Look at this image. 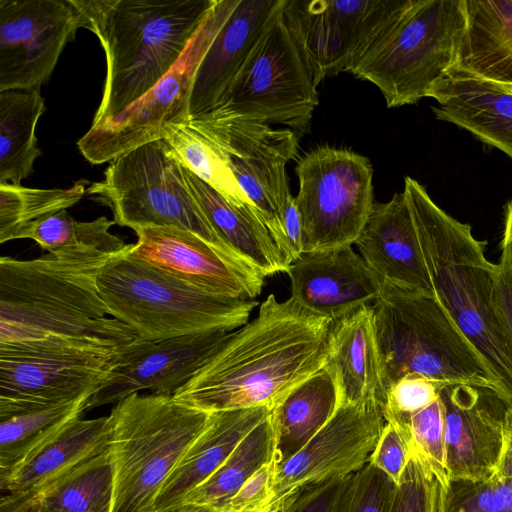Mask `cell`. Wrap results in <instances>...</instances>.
<instances>
[{
  "label": "cell",
  "mask_w": 512,
  "mask_h": 512,
  "mask_svg": "<svg viewBox=\"0 0 512 512\" xmlns=\"http://www.w3.org/2000/svg\"><path fill=\"white\" fill-rule=\"evenodd\" d=\"M295 173L304 253L355 244L375 203L370 160L347 148L318 146L297 160Z\"/></svg>",
  "instance_id": "8fae6325"
},
{
  "label": "cell",
  "mask_w": 512,
  "mask_h": 512,
  "mask_svg": "<svg viewBox=\"0 0 512 512\" xmlns=\"http://www.w3.org/2000/svg\"><path fill=\"white\" fill-rule=\"evenodd\" d=\"M384 425L379 403L340 405L302 449L277 464L265 512H282L302 491L361 470L369 463Z\"/></svg>",
  "instance_id": "9a60e30c"
},
{
  "label": "cell",
  "mask_w": 512,
  "mask_h": 512,
  "mask_svg": "<svg viewBox=\"0 0 512 512\" xmlns=\"http://www.w3.org/2000/svg\"><path fill=\"white\" fill-rule=\"evenodd\" d=\"M116 224L101 216L93 221L80 222L66 210L59 211L29 224L15 239H32L48 253L97 251L116 255L126 251L130 244L109 230Z\"/></svg>",
  "instance_id": "e575fe53"
},
{
  "label": "cell",
  "mask_w": 512,
  "mask_h": 512,
  "mask_svg": "<svg viewBox=\"0 0 512 512\" xmlns=\"http://www.w3.org/2000/svg\"><path fill=\"white\" fill-rule=\"evenodd\" d=\"M445 414L446 470L452 482H485L505 448L506 403L490 387L448 384L440 391Z\"/></svg>",
  "instance_id": "ffe728a7"
},
{
  "label": "cell",
  "mask_w": 512,
  "mask_h": 512,
  "mask_svg": "<svg viewBox=\"0 0 512 512\" xmlns=\"http://www.w3.org/2000/svg\"><path fill=\"white\" fill-rule=\"evenodd\" d=\"M466 26L454 67L512 85V0H464Z\"/></svg>",
  "instance_id": "f1b7e54d"
},
{
  "label": "cell",
  "mask_w": 512,
  "mask_h": 512,
  "mask_svg": "<svg viewBox=\"0 0 512 512\" xmlns=\"http://www.w3.org/2000/svg\"><path fill=\"white\" fill-rule=\"evenodd\" d=\"M449 479L412 448L389 512H447Z\"/></svg>",
  "instance_id": "74e56055"
},
{
  "label": "cell",
  "mask_w": 512,
  "mask_h": 512,
  "mask_svg": "<svg viewBox=\"0 0 512 512\" xmlns=\"http://www.w3.org/2000/svg\"><path fill=\"white\" fill-rule=\"evenodd\" d=\"M89 397L0 420V478L8 475L80 417Z\"/></svg>",
  "instance_id": "836d02e7"
},
{
  "label": "cell",
  "mask_w": 512,
  "mask_h": 512,
  "mask_svg": "<svg viewBox=\"0 0 512 512\" xmlns=\"http://www.w3.org/2000/svg\"><path fill=\"white\" fill-rule=\"evenodd\" d=\"M130 256L212 295L255 300L264 277L245 262L227 255L197 234L175 226H140Z\"/></svg>",
  "instance_id": "ac0fdd59"
},
{
  "label": "cell",
  "mask_w": 512,
  "mask_h": 512,
  "mask_svg": "<svg viewBox=\"0 0 512 512\" xmlns=\"http://www.w3.org/2000/svg\"><path fill=\"white\" fill-rule=\"evenodd\" d=\"M187 123L223 151L242 192L289 266L280 209L291 195L286 165L298 155L299 137L290 129L234 116L203 115Z\"/></svg>",
  "instance_id": "4fadbf2b"
},
{
  "label": "cell",
  "mask_w": 512,
  "mask_h": 512,
  "mask_svg": "<svg viewBox=\"0 0 512 512\" xmlns=\"http://www.w3.org/2000/svg\"><path fill=\"white\" fill-rule=\"evenodd\" d=\"M465 26L464 0H412L349 73L374 84L388 108L415 104L455 66Z\"/></svg>",
  "instance_id": "8992f818"
},
{
  "label": "cell",
  "mask_w": 512,
  "mask_h": 512,
  "mask_svg": "<svg viewBox=\"0 0 512 512\" xmlns=\"http://www.w3.org/2000/svg\"><path fill=\"white\" fill-rule=\"evenodd\" d=\"M500 85V84H499ZM506 91L512 93V85H501Z\"/></svg>",
  "instance_id": "db71d44e"
},
{
  "label": "cell",
  "mask_w": 512,
  "mask_h": 512,
  "mask_svg": "<svg viewBox=\"0 0 512 512\" xmlns=\"http://www.w3.org/2000/svg\"><path fill=\"white\" fill-rule=\"evenodd\" d=\"M500 262L512 268V198L505 208V221L502 239L500 242Z\"/></svg>",
  "instance_id": "681fc988"
},
{
  "label": "cell",
  "mask_w": 512,
  "mask_h": 512,
  "mask_svg": "<svg viewBox=\"0 0 512 512\" xmlns=\"http://www.w3.org/2000/svg\"><path fill=\"white\" fill-rule=\"evenodd\" d=\"M45 110L40 89L0 92V184L21 185L41 155L35 128Z\"/></svg>",
  "instance_id": "4dcf8cb0"
},
{
  "label": "cell",
  "mask_w": 512,
  "mask_h": 512,
  "mask_svg": "<svg viewBox=\"0 0 512 512\" xmlns=\"http://www.w3.org/2000/svg\"><path fill=\"white\" fill-rule=\"evenodd\" d=\"M355 244L382 284L435 297L403 192L374 203Z\"/></svg>",
  "instance_id": "603a6c76"
},
{
  "label": "cell",
  "mask_w": 512,
  "mask_h": 512,
  "mask_svg": "<svg viewBox=\"0 0 512 512\" xmlns=\"http://www.w3.org/2000/svg\"><path fill=\"white\" fill-rule=\"evenodd\" d=\"M111 209L117 225L187 229L239 260L210 225L164 139L141 145L110 162L104 179L86 190ZM242 261V260H241Z\"/></svg>",
  "instance_id": "9c48e42d"
},
{
  "label": "cell",
  "mask_w": 512,
  "mask_h": 512,
  "mask_svg": "<svg viewBox=\"0 0 512 512\" xmlns=\"http://www.w3.org/2000/svg\"><path fill=\"white\" fill-rule=\"evenodd\" d=\"M164 140L182 166L227 201L238 206L252 207L229 167L225 154L206 136L185 123L172 126Z\"/></svg>",
  "instance_id": "d590c367"
},
{
  "label": "cell",
  "mask_w": 512,
  "mask_h": 512,
  "mask_svg": "<svg viewBox=\"0 0 512 512\" xmlns=\"http://www.w3.org/2000/svg\"><path fill=\"white\" fill-rule=\"evenodd\" d=\"M153 512H219V511L209 508V507H204V506L183 504V505L178 506L173 509L164 510V511H153Z\"/></svg>",
  "instance_id": "816d5d0a"
},
{
  "label": "cell",
  "mask_w": 512,
  "mask_h": 512,
  "mask_svg": "<svg viewBox=\"0 0 512 512\" xmlns=\"http://www.w3.org/2000/svg\"><path fill=\"white\" fill-rule=\"evenodd\" d=\"M79 28L73 0H0V92L40 89Z\"/></svg>",
  "instance_id": "2e32d148"
},
{
  "label": "cell",
  "mask_w": 512,
  "mask_h": 512,
  "mask_svg": "<svg viewBox=\"0 0 512 512\" xmlns=\"http://www.w3.org/2000/svg\"><path fill=\"white\" fill-rule=\"evenodd\" d=\"M280 219L286 240L290 263L296 261L303 253V225L295 197L291 194L280 209Z\"/></svg>",
  "instance_id": "bcb514c9"
},
{
  "label": "cell",
  "mask_w": 512,
  "mask_h": 512,
  "mask_svg": "<svg viewBox=\"0 0 512 512\" xmlns=\"http://www.w3.org/2000/svg\"><path fill=\"white\" fill-rule=\"evenodd\" d=\"M86 190L82 181L66 189L0 184V243L14 240L29 224L75 205Z\"/></svg>",
  "instance_id": "8d00e7d4"
},
{
  "label": "cell",
  "mask_w": 512,
  "mask_h": 512,
  "mask_svg": "<svg viewBox=\"0 0 512 512\" xmlns=\"http://www.w3.org/2000/svg\"><path fill=\"white\" fill-rule=\"evenodd\" d=\"M191 193L212 228L243 262L264 278L289 267L269 229L250 206L227 201L217 191L182 166Z\"/></svg>",
  "instance_id": "4316f807"
},
{
  "label": "cell",
  "mask_w": 512,
  "mask_h": 512,
  "mask_svg": "<svg viewBox=\"0 0 512 512\" xmlns=\"http://www.w3.org/2000/svg\"><path fill=\"white\" fill-rule=\"evenodd\" d=\"M405 196L434 295L490 373L495 391L512 407V341L494 305L497 264L485 257L486 241L443 209L412 177Z\"/></svg>",
  "instance_id": "3957f363"
},
{
  "label": "cell",
  "mask_w": 512,
  "mask_h": 512,
  "mask_svg": "<svg viewBox=\"0 0 512 512\" xmlns=\"http://www.w3.org/2000/svg\"><path fill=\"white\" fill-rule=\"evenodd\" d=\"M237 2L217 0L181 58L154 87L116 115L91 125L77 142L86 160L111 162L141 145L164 139L172 126L188 122L196 70Z\"/></svg>",
  "instance_id": "7c38bea8"
},
{
  "label": "cell",
  "mask_w": 512,
  "mask_h": 512,
  "mask_svg": "<svg viewBox=\"0 0 512 512\" xmlns=\"http://www.w3.org/2000/svg\"><path fill=\"white\" fill-rule=\"evenodd\" d=\"M444 386L418 374L401 377L386 390L382 406L385 422H395L406 427L410 416L438 399Z\"/></svg>",
  "instance_id": "ab89813d"
},
{
  "label": "cell",
  "mask_w": 512,
  "mask_h": 512,
  "mask_svg": "<svg viewBox=\"0 0 512 512\" xmlns=\"http://www.w3.org/2000/svg\"><path fill=\"white\" fill-rule=\"evenodd\" d=\"M505 445L512 447V407H507L504 416Z\"/></svg>",
  "instance_id": "f5cc1de1"
},
{
  "label": "cell",
  "mask_w": 512,
  "mask_h": 512,
  "mask_svg": "<svg viewBox=\"0 0 512 512\" xmlns=\"http://www.w3.org/2000/svg\"><path fill=\"white\" fill-rule=\"evenodd\" d=\"M270 412L267 407H254L211 413L205 428L161 487L153 511L183 505L188 493L212 475L242 439Z\"/></svg>",
  "instance_id": "484cf974"
},
{
  "label": "cell",
  "mask_w": 512,
  "mask_h": 512,
  "mask_svg": "<svg viewBox=\"0 0 512 512\" xmlns=\"http://www.w3.org/2000/svg\"><path fill=\"white\" fill-rule=\"evenodd\" d=\"M108 416L70 421L19 467L0 478L7 493L35 496L42 489L90 457L109 448Z\"/></svg>",
  "instance_id": "83f0119b"
},
{
  "label": "cell",
  "mask_w": 512,
  "mask_h": 512,
  "mask_svg": "<svg viewBox=\"0 0 512 512\" xmlns=\"http://www.w3.org/2000/svg\"><path fill=\"white\" fill-rule=\"evenodd\" d=\"M288 507H289V506H288ZM288 507H287L284 511H282V512H288Z\"/></svg>",
  "instance_id": "11a10c76"
},
{
  "label": "cell",
  "mask_w": 512,
  "mask_h": 512,
  "mask_svg": "<svg viewBox=\"0 0 512 512\" xmlns=\"http://www.w3.org/2000/svg\"><path fill=\"white\" fill-rule=\"evenodd\" d=\"M494 305L512 341V268L501 263L497 264Z\"/></svg>",
  "instance_id": "7dc6e473"
},
{
  "label": "cell",
  "mask_w": 512,
  "mask_h": 512,
  "mask_svg": "<svg viewBox=\"0 0 512 512\" xmlns=\"http://www.w3.org/2000/svg\"><path fill=\"white\" fill-rule=\"evenodd\" d=\"M114 476L113 458L107 448L54 480L33 498L39 512H111Z\"/></svg>",
  "instance_id": "1f68e13d"
},
{
  "label": "cell",
  "mask_w": 512,
  "mask_h": 512,
  "mask_svg": "<svg viewBox=\"0 0 512 512\" xmlns=\"http://www.w3.org/2000/svg\"><path fill=\"white\" fill-rule=\"evenodd\" d=\"M123 348L64 354H0V420L90 397L108 378Z\"/></svg>",
  "instance_id": "e0dca14e"
},
{
  "label": "cell",
  "mask_w": 512,
  "mask_h": 512,
  "mask_svg": "<svg viewBox=\"0 0 512 512\" xmlns=\"http://www.w3.org/2000/svg\"><path fill=\"white\" fill-rule=\"evenodd\" d=\"M274 459L276 436L270 412L212 475L188 493L183 504L219 510L259 468Z\"/></svg>",
  "instance_id": "d6a6232c"
},
{
  "label": "cell",
  "mask_w": 512,
  "mask_h": 512,
  "mask_svg": "<svg viewBox=\"0 0 512 512\" xmlns=\"http://www.w3.org/2000/svg\"><path fill=\"white\" fill-rule=\"evenodd\" d=\"M230 333L212 331L159 341L136 339L121 350L116 365L89 397L85 410L116 404L140 391L173 396L218 351Z\"/></svg>",
  "instance_id": "d6986e66"
},
{
  "label": "cell",
  "mask_w": 512,
  "mask_h": 512,
  "mask_svg": "<svg viewBox=\"0 0 512 512\" xmlns=\"http://www.w3.org/2000/svg\"><path fill=\"white\" fill-rule=\"evenodd\" d=\"M332 320L273 294L257 317L230 333L207 363L173 398L213 413L272 409L324 367Z\"/></svg>",
  "instance_id": "7a4b0ae2"
},
{
  "label": "cell",
  "mask_w": 512,
  "mask_h": 512,
  "mask_svg": "<svg viewBox=\"0 0 512 512\" xmlns=\"http://www.w3.org/2000/svg\"><path fill=\"white\" fill-rule=\"evenodd\" d=\"M324 368L336 386L339 406H383L385 385L372 305L332 321Z\"/></svg>",
  "instance_id": "cb8c5ba5"
},
{
  "label": "cell",
  "mask_w": 512,
  "mask_h": 512,
  "mask_svg": "<svg viewBox=\"0 0 512 512\" xmlns=\"http://www.w3.org/2000/svg\"><path fill=\"white\" fill-rule=\"evenodd\" d=\"M494 478L512 482V447L505 445L503 455Z\"/></svg>",
  "instance_id": "f907efd6"
},
{
  "label": "cell",
  "mask_w": 512,
  "mask_h": 512,
  "mask_svg": "<svg viewBox=\"0 0 512 512\" xmlns=\"http://www.w3.org/2000/svg\"><path fill=\"white\" fill-rule=\"evenodd\" d=\"M347 477L332 479L302 491L292 500L288 512H334Z\"/></svg>",
  "instance_id": "f6af8a7d"
},
{
  "label": "cell",
  "mask_w": 512,
  "mask_h": 512,
  "mask_svg": "<svg viewBox=\"0 0 512 512\" xmlns=\"http://www.w3.org/2000/svg\"><path fill=\"white\" fill-rule=\"evenodd\" d=\"M412 448L439 473L446 476L445 414L439 396L433 403L411 415L407 421Z\"/></svg>",
  "instance_id": "60d3db41"
},
{
  "label": "cell",
  "mask_w": 512,
  "mask_h": 512,
  "mask_svg": "<svg viewBox=\"0 0 512 512\" xmlns=\"http://www.w3.org/2000/svg\"><path fill=\"white\" fill-rule=\"evenodd\" d=\"M211 413L173 396L132 394L109 414L114 463L111 512H153L155 499Z\"/></svg>",
  "instance_id": "52a82bcc"
},
{
  "label": "cell",
  "mask_w": 512,
  "mask_h": 512,
  "mask_svg": "<svg viewBox=\"0 0 512 512\" xmlns=\"http://www.w3.org/2000/svg\"><path fill=\"white\" fill-rule=\"evenodd\" d=\"M435 117L472 133L512 160V93L453 67L430 92Z\"/></svg>",
  "instance_id": "d4e9b609"
},
{
  "label": "cell",
  "mask_w": 512,
  "mask_h": 512,
  "mask_svg": "<svg viewBox=\"0 0 512 512\" xmlns=\"http://www.w3.org/2000/svg\"><path fill=\"white\" fill-rule=\"evenodd\" d=\"M286 273L291 297L310 312L332 321L372 305L383 288L351 246L303 253Z\"/></svg>",
  "instance_id": "44dd1931"
},
{
  "label": "cell",
  "mask_w": 512,
  "mask_h": 512,
  "mask_svg": "<svg viewBox=\"0 0 512 512\" xmlns=\"http://www.w3.org/2000/svg\"><path fill=\"white\" fill-rule=\"evenodd\" d=\"M0 512H39L33 497L7 493L1 498Z\"/></svg>",
  "instance_id": "c3c4849f"
},
{
  "label": "cell",
  "mask_w": 512,
  "mask_h": 512,
  "mask_svg": "<svg viewBox=\"0 0 512 512\" xmlns=\"http://www.w3.org/2000/svg\"><path fill=\"white\" fill-rule=\"evenodd\" d=\"M447 512H512V482L491 478L485 482H452Z\"/></svg>",
  "instance_id": "b9f144b4"
},
{
  "label": "cell",
  "mask_w": 512,
  "mask_h": 512,
  "mask_svg": "<svg viewBox=\"0 0 512 512\" xmlns=\"http://www.w3.org/2000/svg\"><path fill=\"white\" fill-rule=\"evenodd\" d=\"M372 308L385 393L408 374L444 385L468 384L495 390L482 359L436 297L383 284Z\"/></svg>",
  "instance_id": "ba28073f"
},
{
  "label": "cell",
  "mask_w": 512,
  "mask_h": 512,
  "mask_svg": "<svg viewBox=\"0 0 512 512\" xmlns=\"http://www.w3.org/2000/svg\"><path fill=\"white\" fill-rule=\"evenodd\" d=\"M270 21L217 108L205 115L234 116L309 132L319 104L316 85L284 22Z\"/></svg>",
  "instance_id": "30bf717a"
},
{
  "label": "cell",
  "mask_w": 512,
  "mask_h": 512,
  "mask_svg": "<svg viewBox=\"0 0 512 512\" xmlns=\"http://www.w3.org/2000/svg\"><path fill=\"white\" fill-rule=\"evenodd\" d=\"M283 4L284 0H238L196 70L189 100V120L218 107Z\"/></svg>",
  "instance_id": "7402d4cb"
},
{
  "label": "cell",
  "mask_w": 512,
  "mask_h": 512,
  "mask_svg": "<svg viewBox=\"0 0 512 512\" xmlns=\"http://www.w3.org/2000/svg\"><path fill=\"white\" fill-rule=\"evenodd\" d=\"M128 249L105 263L97 277V287L109 315L142 340L232 332L248 323L258 305L256 300L200 291L130 256Z\"/></svg>",
  "instance_id": "5b68a950"
},
{
  "label": "cell",
  "mask_w": 512,
  "mask_h": 512,
  "mask_svg": "<svg viewBox=\"0 0 512 512\" xmlns=\"http://www.w3.org/2000/svg\"><path fill=\"white\" fill-rule=\"evenodd\" d=\"M277 460L259 468L218 510L219 512H265L272 497Z\"/></svg>",
  "instance_id": "ee69618b"
},
{
  "label": "cell",
  "mask_w": 512,
  "mask_h": 512,
  "mask_svg": "<svg viewBox=\"0 0 512 512\" xmlns=\"http://www.w3.org/2000/svg\"><path fill=\"white\" fill-rule=\"evenodd\" d=\"M338 407L336 386L324 367L288 393L271 411L277 462L302 449Z\"/></svg>",
  "instance_id": "f546056e"
},
{
  "label": "cell",
  "mask_w": 512,
  "mask_h": 512,
  "mask_svg": "<svg viewBox=\"0 0 512 512\" xmlns=\"http://www.w3.org/2000/svg\"><path fill=\"white\" fill-rule=\"evenodd\" d=\"M412 0H284L283 19L317 86L349 72Z\"/></svg>",
  "instance_id": "5bb4252c"
},
{
  "label": "cell",
  "mask_w": 512,
  "mask_h": 512,
  "mask_svg": "<svg viewBox=\"0 0 512 512\" xmlns=\"http://www.w3.org/2000/svg\"><path fill=\"white\" fill-rule=\"evenodd\" d=\"M217 0H73L99 39L107 73L92 124L154 87L181 58Z\"/></svg>",
  "instance_id": "277c9868"
},
{
  "label": "cell",
  "mask_w": 512,
  "mask_h": 512,
  "mask_svg": "<svg viewBox=\"0 0 512 512\" xmlns=\"http://www.w3.org/2000/svg\"><path fill=\"white\" fill-rule=\"evenodd\" d=\"M412 452L407 427L385 422L369 464L387 475L396 485L408 464Z\"/></svg>",
  "instance_id": "7bdbcfd3"
},
{
  "label": "cell",
  "mask_w": 512,
  "mask_h": 512,
  "mask_svg": "<svg viewBox=\"0 0 512 512\" xmlns=\"http://www.w3.org/2000/svg\"><path fill=\"white\" fill-rule=\"evenodd\" d=\"M113 255L48 253L0 258V354L114 351L138 339L109 315L97 277Z\"/></svg>",
  "instance_id": "6da1fadb"
},
{
  "label": "cell",
  "mask_w": 512,
  "mask_h": 512,
  "mask_svg": "<svg viewBox=\"0 0 512 512\" xmlns=\"http://www.w3.org/2000/svg\"><path fill=\"white\" fill-rule=\"evenodd\" d=\"M396 484L369 463L346 478L334 512H389Z\"/></svg>",
  "instance_id": "f35d334b"
}]
</instances>
